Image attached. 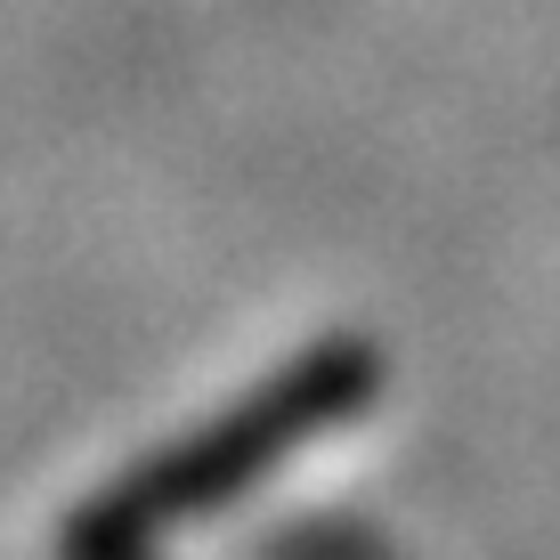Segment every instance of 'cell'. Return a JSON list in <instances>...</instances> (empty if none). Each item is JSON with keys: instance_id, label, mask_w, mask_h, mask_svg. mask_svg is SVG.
<instances>
[{"instance_id": "obj_1", "label": "cell", "mask_w": 560, "mask_h": 560, "mask_svg": "<svg viewBox=\"0 0 560 560\" xmlns=\"http://www.w3.org/2000/svg\"><path fill=\"white\" fill-rule=\"evenodd\" d=\"M382 382V358L365 341H325V350L293 358L268 390L236 398L228 415H211L187 447L154 455L130 488H114V504L98 512V545H139L147 528H179V520L220 512L228 495H244L260 471H277L293 447H308L317 431H334L341 415H358Z\"/></svg>"}]
</instances>
